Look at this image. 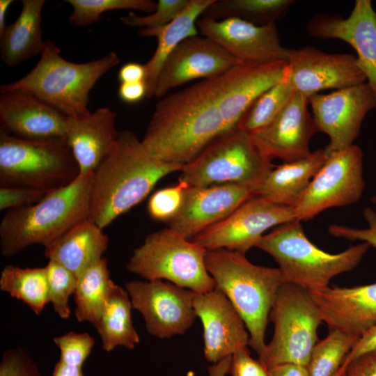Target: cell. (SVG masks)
<instances>
[{
	"label": "cell",
	"mask_w": 376,
	"mask_h": 376,
	"mask_svg": "<svg viewBox=\"0 0 376 376\" xmlns=\"http://www.w3.org/2000/svg\"><path fill=\"white\" fill-rule=\"evenodd\" d=\"M240 119L226 72L161 98L141 141L157 160L185 165Z\"/></svg>",
	"instance_id": "6da1fadb"
},
{
	"label": "cell",
	"mask_w": 376,
	"mask_h": 376,
	"mask_svg": "<svg viewBox=\"0 0 376 376\" xmlns=\"http://www.w3.org/2000/svg\"><path fill=\"white\" fill-rule=\"evenodd\" d=\"M183 166L157 160L135 133L120 131L93 173L88 219L104 229L141 202L159 180Z\"/></svg>",
	"instance_id": "7a4b0ae2"
},
{
	"label": "cell",
	"mask_w": 376,
	"mask_h": 376,
	"mask_svg": "<svg viewBox=\"0 0 376 376\" xmlns=\"http://www.w3.org/2000/svg\"><path fill=\"white\" fill-rule=\"evenodd\" d=\"M93 173L79 175L33 205L6 211L0 223L1 254L11 257L35 244L46 247L88 218Z\"/></svg>",
	"instance_id": "3957f363"
},
{
	"label": "cell",
	"mask_w": 376,
	"mask_h": 376,
	"mask_svg": "<svg viewBox=\"0 0 376 376\" xmlns=\"http://www.w3.org/2000/svg\"><path fill=\"white\" fill-rule=\"evenodd\" d=\"M205 263L215 287L221 290L244 320L249 345L260 356L266 347L270 311L285 283L280 269L251 263L245 254L226 249L207 250Z\"/></svg>",
	"instance_id": "277c9868"
},
{
	"label": "cell",
	"mask_w": 376,
	"mask_h": 376,
	"mask_svg": "<svg viewBox=\"0 0 376 376\" xmlns=\"http://www.w3.org/2000/svg\"><path fill=\"white\" fill-rule=\"evenodd\" d=\"M113 52L86 63L67 61L55 43L45 40L36 66L20 79L0 86V92L22 91L34 95L67 116L88 113L89 93L99 79L119 64Z\"/></svg>",
	"instance_id": "5b68a950"
},
{
	"label": "cell",
	"mask_w": 376,
	"mask_h": 376,
	"mask_svg": "<svg viewBox=\"0 0 376 376\" xmlns=\"http://www.w3.org/2000/svg\"><path fill=\"white\" fill-rule=\"evenodd\" d=\"M255 247L275 260L285 283L311 292L329 287L334 277L354 269L370 246L361 242L338 253H327L308 239L301 221L295 220L264 235Z\"/></svg>",
	"instance_id": "8992f818"
},
{
	"label": "cell",
	"mask_w": 376,
	"mask_h": 376,
	"mask_svg": "<svg viewBox=\"0 0 376 376\" xmlns=\"http://www.w3.org/2000/svg\"><path fill=\"white\" fill-rule=\"evenodd\" d=\"M65 139L29 140L0 130V187H18L47 193L79 175Z\"/></svg>",
	"instance_id": "52a82bcc"
},
{
	"label": "cell",
	"mask_w": 376,
	"mask_h": 376,
	"mask_svg": "<svg viewBox=\"0 0 376 376\" xmlns=\"http://www.w3.org/2000/svg\"><path fill=\"white\" fill-rule=\"evenodd\" d=\"M272 160L256 145L249 133L237 126L208 144L184 165L178 181L188 187L238 184L253 191L274 167Z\"/></svg>",
	"instance_id": "ba28073f"
},
{
	"label": "cell",
	"mask_w": 376,
	"mask_h": 376,
	"mask_svg": "<svg viewBox=\"0 0 376 376\" xmlns=\"http://www.w3.org/2000/svg\"><path fill=\"white\" fill-rule=\"evenodd\" d=\"M206 251L166 228L148 234L126 267L146 281L166 280L195 293L205 292L215 288L205 266Z\"/></svg>",
	"instance_id": "9c48e42d"
},
{
	"label": "cell",
	"mask_w": 376,
	"mask_h": 376,
	"mask_svg": "<svg viewBox=\"0 0 376 376\" xmlns=\"http://www.w3.org/2000/svg\"><path fill=\"white\" fill-rule=\"evenodd\" d=\"M269 321L274 324V335L258 360L267 369L286 363L307 366L322 322L309 292L284 283L278 291Z\"/></svg>",
	"instance_id": "30bf717a"
},
{
	"label": "cell",
	"mask_w": 376,
	"mask_h": 376,
	"mask_svg": "<svg viewBox=\"0 0 376 376\" xmlns=\"http://www.w3.org/2000/svg\"><path fill=\"white\" fill-rule=\"evenodd\" d=\"M363 157L361 148L354 144L330 151L294 206L296 220L308 221L327 209L357 203L365 189Z\"/></svg>",
	"instance_id": "8fae6325"
},
{
	"label": "cell",
	"mask_w": 376,
	"mask_h": 376,
	"mask_svg": "<svg viewBox=\"0 0 376 376\" xmlns=\"http://www.w3.org/2000/svg\"><path fill=\"white\" fill-rule=\"evenodd\" d=\"M295 220L294 207L253 196L191 240L206 250L226 249L246 254L268 229Z\"/></svg>",
	"instance_id": "7c38bea8"
},
{
	"label": "cell",
	"mask_w": 376,
	"mask_h": 376,
	"mask_svg": "<svg viewBox=\"0 0 376 376\" xmlns=\"http://www.w3.org/2000/svg\"><path fill=\"white\" fill-rule=\"evenodd\" d=\"M132 308L143 316L148 332L159 338L185 334L197 317L194 292L159 279L125 283Z\"/></svg>",
	"instance_id": "4fadbf2b"
},
{
	"label": "cell",
	"mask_w": 376,
	"mask_h": 376,
	"mask_svg": "<svg viewBox=\"0 0 376 376\" xmlns=\"http://www.w3.org/2000/svg\"><path fill=\"white\" fill-rule=\"evenodd\" d=\"M308 100L318 132L329 137L327 148L330 151L352 146L365 116L376 107L375 96L366 82L328 94L316 93Z\"/></svg>",
	"instance_id": "5bb4252c"
},
{
	"label": "cell",
	"mask_w": 376,
	"mask_h": 376,
	"mask_svg": "<svg viewBox=\"0 0 376 376\" xmlns=\"http://www.w3.org/2000/svg\"><path fill=\"white\" fill-rule=\"evenodd\" d=\"M286 72L295 91L308 97L324 89L338 90L366 81L354 55L327 53L311 46L290 49Z\"/></svg>",
	"instance_id": "9a60e30c"
},
{
	"label": "cell",
	"mask_w": 376,
	"mask_h": 376,
	"mask_svg": "<svg viewBox=\"0 0 376 376\" xmlns=\"http://www.w3.org/2000/svg\"><path fill=\"white\" fill-rule=\"evenodd\" d=\"M196 26L204 36L242 63L288 62L290 49L281 45L275 22L258 26L235 17L214 20L202 17Z\"/></svg>",
	"instance_id": "2e32d148"
},
{
	"label": "cell",
	"mask_w": 376,
	"mask_h": 376,
	"mask_svg": "<svg viewBox=\"0 0 376 376\" xmlns=\"http://www.w3.org/2000/svg\"><path fill=\"white\" fill-rule=\"evenodd\" d=\"M206 36H190L169 54L159 74L154 97L162 98L175 87L196 79L217 77L241 64Z\"/></svg>",
	"instance_id": "e0dca14e"
},
{
	"label": "cell",
	"mask_w": 376,
	"mask_h": 376,
	"mask_svg": "<svg viewBox=\"0 0 376 376\" xmlns=\"http://www.w3.org/2000/svg\"><path fill=\"white\" fill-rule=\"evenodd\" d=\"M306 30L312 37L341 40L354 48L358 65L373 93L376 105V11L371 1L357 0L345 18L316 15L308 24Z\"/></svg>",
	"instance_id": "ac0fdd59"
},
{
	"label": "cell",
	"mask_w": 376,
	"mask_h": 376,
	"mask_svg": "<svg viewBox=\"0 0 376 376\" xmlns=\"http://www.w3.org/2000/svg\"><path fill=\"white\" fill-rule=\"evenodd\" d=\"M308 104L307 96L295 91L270 123L250 134L256 145L271 159L290 162L311 155L309 143L318 130Z\"/></svg>",
	"instance_id": "d6986e66"
},
{
	"label": "cell",
	"mask_w": 376,
	"mask_h": 376,
	"mask_svg": "<svg viewBox=\"0 0 376 376\" xmlns=\"http://www.w3.org/2000/svg\"><path fill=\"white\" fill-rule=\"evenodd\" d=\"M194 307L203 329V353L214 363L247 347L249 334L246 324L226 295L217 288L194 292Z\"/></svg>",
	"instance_id": "ffe728a7"
},
{
	"label": "cell",
	"mask_w": 376,
	"mask_h": 376,
	"mask_svg": "<svg viewBox=\"0 0 376 376\" xmlns=\"http://www.w3.org/2000/svg\"><path fill=\"white\" fill-rule=\"evenodd\" d=\"M253 196L250 188L238 184L188 187L182 207L169 221V228L191 240Z\"/></svg>",
	"instance_id": "44dd1931"
},
{
	"label": "cell",
	"mask_w": 376,
	"mask_h": 376,
	"mask_svg": "<svg viewBox=\"0 0 376 376\" xmlns=\"http://www.w3.org/2000/svg\"><path fill=\"white\" fill-rule=\"evenodd\" d=\"M68 116L34 95L22 91L1 93V130L29 140L65 138Z\"/></svg>",
	"instance_id": "7402d4cb"
},
{
	"label": "cell",
	"mask_w": 376,
	"mask_h": 376,
	"mask_svg": "<svg viewBox=\"0 0 376 376\" xmlns=\"http://www.w3.org/2000/svg\"><path fill=\"white\" fill-rule=\"evenodd\" d=\"M329 330L361 338L376 326V283L309 292Z\"/></svg>",
	"instance_id": "603a6c76"
},
{
	"label": "cell",
	"mask_w": 376,
	"mask_h": 376,
	"mask_svg": "<svg viewBox=\"0 0 376 376\" xmlns=\"http://www.w3.org/2000/svg\"><path fill=\"white\" fill-rule=\"evenodd\" d=\"M116 117V112L109 107L68 117L65 138L78 164L79 175L93 173L118 138Z\"/></svg>",
	"instance_id": "cb8c5ba5"
},
{
	"label": "cell",
	"mask_w": 376,
	"mask_h": 376,
	"mask_svg": "<svg viewBox=\"0 0 376 376\" xmlns=\"http://www.w3.org/2000/svg\"><path fill=\"white\" fill-rule=\"evenodd\" d=\"M109 242V237L103 229L87 218L45 247V256L48 260H54L65 267L77 278L103 258Z\"/></svg>",
	"instance_id": "d4e9b609"
},
{
	"label": "cell",
	"mask_w": 376,
	"mask_h": 376,
	"mask_svg": "<svg viewBox=\"0 0 376 376\" xmlns=\"http://www.w3.org/2000/svg\"><path fill=\"white\" fill-rule=\"evenodd\" d=\"M329 152L327 147L320 148L307 157L273 167L254 191L253 196L294 207L327 159Z\"/></svg>",
	"instance_id": "484cf974"
},
{
	"label": "cell",
	"mask_w": 376,
	"mask_h": 376,
	"mask_svg": "<svg viewBox=\"0 0 376 376\" xmlns=\"http://www.w3.org/2000/svg\"><path fill=\"white\" fill-rule=\"evenodd\" d=\"M213 1L190 0L186 8L170 23L157 28L139 29L141 36L155 37L157 40L155 52L144 64L146 97H154L159 74L169 54L185 39L198 35V18Z\"/></svg>",
	"instance_id": "4316f807"
},
{
	"label": "cell",
	"mask_w": 376,
	"mask_h": 376,
	"mask_svg": "<svg viewBox=\"0 0 376 376\" xmlns=\"http://www.w3.org/2000/svg\"><path fill=\"white\" fill-rule=\"evenodd\" d=\"M45 0H22L21 12L0 36V56L9 67L40 55L45 41L42 34V11Z\"/></svg>",
	"instance_id": "83f0119b"
},
{
	"label": "cell",
	"mask_w": 376,
	"mask_h": 376,
	"mask_svg": "<svg viewBox=\"0 0 376 376\" xmlns=\"http://www.w3.org/2000/svg\"><path fill=\"white\" fill-rule=\"evenodd\" d=\"M132 305L126 289L111 281L101 314L94 324L102 347L111 352L118 346L132 350L140 341L132 320Z\"/></svg>",
	"instance_id": "f1b7e54d"
},
{
	"label": "cell",
	"mask_w": 376,
	"mask_h": 376,
	"mask_svg": "<svg viewBox=\"0 0 376 376\" xmlns=\"http://www.w3.org/2000/svg\"><path fill=\"white\" fill-rule=\"evenodd\" d=\"M111 281L104 258L77 277L73 295L76 305L75 315L79 322H88L93 325L96 323L104 308Z\"/></svg>",
	"instance_id": "f546056e"
},
{
	"label": "cell",
	"mask_w": 376,
	"mask_h": 376,
	"mask_svg": "<svg viewBox=\"0 0 376 376\" xmlns=\"http://www.w3.org/2000/svg\"><path fill=\"white\" fill-rule=\"evenodd\" d=\"M0 290L24 302L36 315H40L49 303L46 267L22 268L6 265L1 272Z\"/></svg>",
	"instance_id": "4dcf8cb0"
},
{
	"label": "cell",
	"mask_w": 376,
	"mask_h": 376,
	"mask_svg": "<svg viewBox=\"0 0 376 376\" xmlns=\"http://www.w3.org/2000/svg\"><path fill=\"white\" fill-rule=\"evenodd\" d=\"M293 2L292 0H214L202 17L214 20L235 17L264 26L281 17Z\"/></svg>",
	"instance_id": "1f68e13d"
},
{
	"label": "cell",
	"mask_w": 376,
	"mask_h": 376,
	"mask_svg": "<svg viewBox=\"0 0 376 376\" xmlns=\"http://www.w3.org/2000/svg\"><path fill=\"white\" fill-rule=\"evenodd\" d=\"M295 93L285 69L283 77L277 83L265 90L252 102L237 126L249 134L265 127L286 106Z\"/></svg>",
	"instance_id": "d6a6232c"
},
{
	"label": "cell",
	"mask_w": 376,
	"mask_h": 376,
	"mask_svg": "<svg viewBox=\"0 0 376 376\" xmlns=\"http://www.w3.org/2000/svg\"><path fill=\"white\" fill-rule=\"evenodd\" d=\"M359 339L339 330H330L312 350L307 365L310 376H334Z\"/></svg>",
	"instance_id": "836d02e7"
},
{
	"label": "cell",
	"mask_w": 376,
	"mask_h": 376,
	"mask_svg": "<svg viewBox=\"0 0 376 376\" xmlns=\"http://www.w3.org/2000/svg\"><path fill=\"white\" fill-rule=\"evenodd\" d=\"M72 8L69 22L77 26L97 22L102 13L116 10H134L147 13L155 11L157 3L152 0H67Z\"/></svg>",
	"instance_id": "e575fe53"
},
{
	"label": "cell",
	"mask_w": 376,
	"mask_h": 376,
	"mask_svg": "<svg viewBox=\"0 0 376 376\" xmlns=\"http://www.w3.org/2000/svg\"><path fill=\"white\" fill-rule=\"evenodd\" d=\"M49 284V303L54 312L62 319L70 317V297L74 294L77 284L76 276L61 264L48 260L45 266Z\"/></svg>",
	"instance_id": "d590c367"
},
{
	"label": "cell",
	"mask_w": 376,
	"mask_h": 376,
	"mask_svg": "<svg viewBox=\"0 0 376 376\" xmlns=\"http://www.w3.org/2000/svg\"><path fill=\"white\" fill-rule=\"evenodd\" d=\"M190 0H159L154 12L139 15L133 12L120 20L125 25L141 29H154L164 26L176 18L188 6Z\"/></svg>",
	"instance_id": "8d00e7d4"
},
{
	"label": "cell",
	"mask_w": 376,
	"mask_h": 376,
	"mask_svg": "<svg viewBox=\"0 0 376 376\" xmlns=\"http://www.w3.org/2000/svg\"><path fill=\"white\" fill-rule=\"evenodd\" d=\"M187 187V184L178 181L177 185L154 192L148 203L149 215L153 219L169 222L180 210Z\"/></svg>",
	"instance_id": "74e56055"
},
{
	"label": "cell",
	"mask_w": 376,
	"mask_h": 376,
	"mask_svg": "<svg viewBox=\"0 0 376 376\" xmlns=\"http://www.w3.org/2000/svg\"><path fill=\"white\" fill-rule=\"evenodd\" d=\"M60 350V361L82 367L95 345V339L88 333L70 331L53 338Z\"/></svg>",
	"instance_id": "f35d334b"
},
{
	"label": "cell",
	"mask_w": 376,
	"mask_h": 376,
	"mask_svg": "<svg viewBox=\"0 0 376 376\" xmlns=\"http://www.w3.org/2000/svg\"><path fill=\"white\" fill-rule=\"evenodd\" d=\"M0 376H42L37 364L22 348L5 350L0 361Z\"/></svg>",
	"instance_id": "ab89813d"
},
{
	"label": "cell",
	"mask_w": 376,
	"mask_h": 376,
	"mask_svg": "<svg viewBox=\"0 0 376 376\" xmlns=\"http://www.w3.org/2000/svg\"><path fill=\"white\" fill-rule=\"evenodd\" d=\"M363 216L368 224L366 228L332 224L328 227V232L334 237L366 242L376 249V212L370 207H366L363 210Z\"/></svg>",
	"instance_id": "60d3db41"
},
{
	"label": "cell",
	"mask_w": 376,
	"mask_h": 376,
	"mask_svg": "<svg viewBox=\"0 0 376 376\" xmlns=\"http://www.w3.org/2000/svg\"><path fill=\"white\" fill-rule=\"evenodd\" d=\"M45 192L18 187H0V210L29 206L40 201Z\"/></svg>",
	"instance_id": "b9f144b4"
},
{
	"label": "cell",
	"mask_w": 376,
	"mask_h": 376,
	"mask_svg": "<svg viewBox=\"0 0 376 376\" xmlns=\"http://www.w3.org/2000/svg\"><path fill=\"white\" fill-rule=\"evenodd\" d=\"M228 374L231 376H269L267 369L259 360L251 357L246 347L231 356Z\"/></svg>",
	"instance_id": "7bdbcfd3"
},
{
	"label": "cell",
	"mask_w": 376,
	"mask_h": 376,
	"mask_svg": "<svg viewBox=\"0 0 376 376\" xmlns=\"http://www.w3.org/2000/svg\"><path fill=\"white\" fill-rule=\"evenodd\" d=\"M345 366L344 376H376V350L351 360Z\"/></svg>",
	"instance_id": "ee69618b"
},
{
	"label": "cell",
	"mask_w": 376,
	"mask_h": 376,
	"mask_svg": "<svg viewBox=\"0 0 376 376\" xmlns=\"http://www.w3.org/2000/svg\"><path fill=\"white\" fill-rule=\"evenodd\" d=\"M147 94L145 81L120 83L118 95L126 103H136L142 100Z\"/></svg>",
	"instance_id": "f6af8a7d"
},
{
	"label": "cell",
	"mask_w": 376,
	"mask_h": 376,
	"mask_svg": "<svg viewBox=\"0 0 376 376\" xmlns=\"http://www.w3.org/2000/svg\"><path fill=\"white\" fill-rule=\"evenodd\" d=\"M374 350H376V326L365 333L358 340L345 358L343 363H347L361 354Z\"/></svg>",
	"instance_id": "bcb514c9"
},
{
	"label": "cell",
	"mask_w": 376,
	"mask_h": 376,
	"mask_svg": "<svg viewBox=\"0 0 376 376\" xmlns=\"http://www.w3.org/2000/svg\"><path fill=\"white\" fill-rule=\"evenodd\" d=\"M145 77V65L138 63H125L118 72V79L120 83L143 81Z\"/></svg>",
	"instance_id": "7dc6e473"
},
{
	"label": "cell",
	"mask_w": 376,
	"mask_h": 376,
	"mask_svg": "<svg viewBox=\"0 0 376 376\" xmlns=\"http://www.w3.org/2000/svg\"><path fill=\"white\" fill-rule=\"evenodd\" d=\"M269 376H310L307 366L286 363L267 368Z\"/></svg>",
	"instance_id": "c3c4849f"
},
{
	"label": "cell",
	"mask_w": 376,
	"mask_h": 376,
	"mask_svg": "<svg viewBox=\"0 0 376 376\" xmlns=\"http://www.w3.org/2000/svg\"><path fill=\"white\" fill-rule=\"evenodd\" d=\"M52 376H84L82 367L71 366L58 361L54 366Z\"/></svg>",
	"instance_id": "681fc988"
},
{
	"label": "cell",
	"mask_w": 376,
	"mask_h": 376,
	"mask_svg": "<svg viewBox=\"0 0 376 376\" xmlns=\"http://www.w3.org/2000/svg\"><path fill=\"white\" fill-rule=\"evenodd\" d=\"M231 356L228 357L217 363L208 367L209 376H225L228 373Z\"/></svg>",
	"instance_id": "f907efd6"
},
{
	"label": "cell",
	"mask_w": 376,
	"mask_h": 376,
	"mask_svg": "<svg viewBox=\"0 0 376 376\" xmlns=\"http://www.w3.org/2000/svg\"><path fill=\"white\" fill-rule=\"evenodd\" d=\"M13 0H0V36H1L7 26L6 25V15Z\"/></svg>",
	"instance_id": "816d5d0a"
},
{
	"label": "cell",
	"mask_w": 376,
	"mask_h": 376,
	"mask_svg": "<svg viewBox=\"0 0 376 376\" xmlns=\"http://www.w3.org/2000/svg\"><path fill=\"white\" fill-rule=\"evenodd\" d=\"M345 370V366L343 364L334 376H344Z\"/></svg>",
	"instance_id": "f5cc1de1"
},
{
	"label": "cell",
	"mask_w": 376,
	"mask_h": 376,
	"mask_svg": "<svg viewBox=\"0 0 376 376\" xmlns=\"http://www.w3.org/2000/svg\"><path fill=\"white\" fill-rule=\"evenodd\" d=\"M370 201L374 205H376V195L370 197Z\"/></svg>",
	"instance_id": "db71d44e"
}]
</instances>
